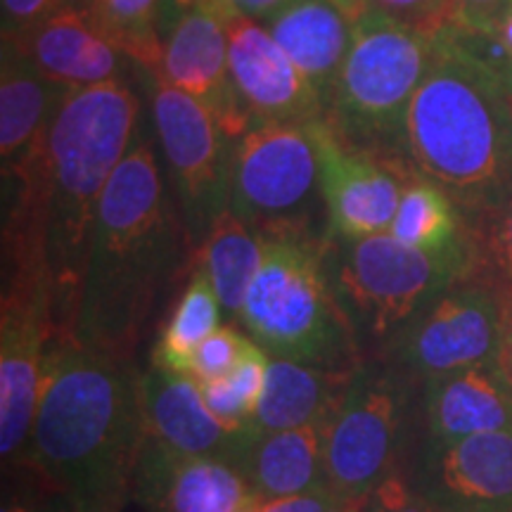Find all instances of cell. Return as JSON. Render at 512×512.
Returning <instances> with one entry per match:
<instances>
[{"instance_id": "1", "label": "cell", "mask_w": 512, "mask_h": 512, "mask_svg": "<svg viewBox=\"0 0 512 512\" xmlns=\"http://www.w3.org/2000/svg\"><path fill=\"white\" fill-rule=\"evenodd\" d=\"M140 100L124 79L72 88L48 136L3 169V280L48 294L55 339H72L107 183L138 140Z\"/></svg>"}, {"instance_id": "2", "label": "cell", "mask_w": 512, "mask_h": 512, "mask_svg": "<svg viewBox=\"0 0 512 512\" xmlns=\"http://www.w3.org/2000/svg\"><path fill=\"white\" fill-rule=\"evenodd\" d=\"M192 266L195 249L155 145L138 136L102 192L72 339L133 361L164 297Z\"/></svg>"}, {"instance_id": "3", "label": "cell", "mask_w": 512, "mask_h": 512, "mask_svg": "<svg viewBox=\"0 0 512 512\" xmlns=\"http://www.w3.org/2000/svg\"><path fill=\"white\" fill-rule=\"evenodd\" d=\"M145 441L133 361L55 339L24 465L79 512H124Z\"/></svg>"}, {"instance_id": "4", "label": "cell", "mask_w": 512, "mask_h": 512, "mask_svg": "<svg viewBox=\"0 0 512 512\" xmlns=\"http://www.w3.org/2000/svg\"><path fill=\"white\" fill-rule=\"evenodd\" d=\"M512 57L496 38L444 27L406 114V162L475 221L512 188Z\"/></svg>"}, {"instance_id": "5", "label": "cell", "mask_w": 512, "mask_h": 512, "mask_svg": "<svg viewBox=\"0 0 512 512\" xmlns=\"http://www.w3.org/2000/svg\"><path fill=\"white\" fill-rule=\"evenodd\" d=\"M261 266L240 323L273 358L354 370L366 361L332 278V238L316 226L259 230Z\"/></svg>"}, {"instance_id": "6", "label": "cell", "mask_w": 512, "mask_h": 512, "mask_svg": "<svg viewBox=\"0 0 512 512\" xmlns=\"http://www.w3.org/2000/svg\"><path fill=\"white\" fill-rule=\"evenodd\" d=\"M432 50L434 36L368 0L356 15L347 60L325 102L323 119L337 138L354 150L406 162V114Z\"/></svg>"}, {"instance_id": "7", "label": "cell", "mask_w": 512, "mask_h": 512, "mask_svg": "<svg viewBox=\"0 0 512 512\" xmlns=\"http://www.w3.org/2000/svg\"><path fill=\"white\" fill-rule=\"evenodd\" d=\"M477 273L472 235L446 252L403 245L392 233L332 238V278L366 358L380 356L432 299Z\"/></svg>"}, {"instance_id": "8", "label": "cell", "mask_w": 512, "mask_h": 512, "mask_svg": "<svg viewBox=\"0 0 512 512\" xmlns=\"http://www.w3.org/2000/svg\"><path fill=\"white\" fill-rule=\"evenodd\" d=\"M420 389L382 356L354 370L325 425V482L339 508L351 510L406 467L420 437Z\"/></svg>"}, {"instance_id": "9", "label": "cell", "mask_w": 512, "mask_h": 512, "mask_svg": "<svg viewBox=\"0 0 512 512\" xmlns=\"http://www.w3.org/2000/svg\"><path fill=\"white\" fill-rule=\"evenodd\" d=\"M152 117L162 143L171 192L195 256L211 226L230 209L233 140L204 102L164 79H152Z\"/></svg>"}, {"instance_id": "10", "label": "cell", "mask_w": 512, "mask_h": 512, "mask_svg": "<svg viewBox=\"0 0 512 512\" xmlns=\"http://www.w3.org/2000/svg\"><path fill=\"white\" fill-rule=\"evenodd\" d=\"M323 204L311 124H256L235 140L230 211L256 230L313 226Z\"/></svg>"}, {"instance_id": "11", "label": "cell", "mask_w": 512, "mask_h": 512, "mask_svg": "<svg viewBox=\"0 0 512 512\" xmlns=\"http://www.w3.org/2000/svg\"><path fill=\"white\" fill-rule=\"evenodd\" d=\"M505 292L484 275H470L441 292L396 335L382 358L420 384L498 361Z\"/></svg>"}, {"instance_id": "12", "label": "cell", "mask_w": 512, "mask_h": 512, "mask_svg": "<svg viewBox=\"0 0 512 512\" xmlns=\"http://www.w3.org/2000/svg\"><path fill=\"white\" fill-rule=\"evenodd\" d=\"M235 12L230 0H164L162 69L152 76L204 102L233 143L254 126L230 81L226 22Z\"/></svg>"}, {"instance_id": "13", "label": "cell", "mask_w": 512, "mask_h": 512, "mask_svg": "<svg viewBox=\"0 0 512 512\" xmlns=\"http://www.w3.org/2000/svg\"><path fill=\"white\" fill-rule=\"evenodd\" d=\"M55 342L46 294L3 283L0 306V456L3 472L24 465Z\"/></svg>"}, {"instance_id": "14", "label": "cell", "mask_w": 512, "mask_h": 512, "mask_svg": "<svg viewBox=\"0 0 512 512\" xmlns=\"http://www.w3.org/2000/svg\"><path fill=\"white\" fill-rule=\"evenodd\" d=\"M318 152L325 230L335 240H361L389 233L408 178L415 171L344 145L325 119L311 121Z\"/></svg>"}, {"instance_id": "15", "label": "cell", "mask_w": 512, "mask_h": 512, "mask_svg": "<svg viewBox=\"0 0 512 512\" xmlns=\"http://www.w3.org/2000/svg\"><path fill=\"white\" fill-rule=\"evenodd\" d=\"M437 512H512V430L415 441L403 467Z\"/></svg>"}, {"instance_id": "16", "label": "cell", "mask_w": 512, "mask_h": 512, "mask_svg": "<svg viewBox=\"0 0 512 512\" xmlns=\"http://www.w3.org/2000/svg\"><path fill=\"white\" fill-rule=\"evenodd\" d=\"M226 29L230 81L254 126L311 124L325 117L323 98L264 24L235 12Z\"/></svg>"}, {"instance_id": "17", "label": "cell", "mask_w": 512, "mask_h": 512, "mask_svg": "<svg viewBox=\"0 0 512 512\" xmlns=\"http://www.w3.org/2000/svg\"><path fill=\"white\" fill-rule=\"evenodd\" d=\"M147 434L185 456L242 467L256 439V425L230 427L204 403L200 382L190 375L152 366L140 373Z\"/></svg>"}, {"instance_id": "18", "label": "cell", "mask_w": 512, "mask_h": 512, "mask_svg": "<svg viewBox=\"0 0 512 512\" xmlns=\"http://www.w3.org/2000/svg\"><path fill=\"white\" fill-rule=\"evenodd\" d=\"M131 501L145 512H242L259 498L238 467L185 456L147 434Z\"/></svg>"}, {"instance_id": "19", "label": "cell", "mask_w": 512, "mask_h": 512, "mask_svg": "<svg viewBox=\"0 0 512 512\" xmlns=\"http://www.w3.org/2000/svg\"><path fill=\"white\" fill-rule=\"evenodd\" d=\"M10 38L34 67L67 88H91L121 79V55L95 22L91 3L69 5ZM128 60V57H124Z\"/></svg>"}, {"instance_id": "20", "label": "cell", "mask_w": 512, "mask_h": 512, "mask_svg": "<svg viewBox=\"0 0 512 512\" xmlns=\"http://www.w3.org/2000/svg\"><path fill=\"white\" fill-rule=\"evenodd\" d=\"M508 430H512V389L498 361L422 384L420 439L458 441Z\"/></svg>"}, {"instance_id": "21", "label": "cell", "mask_w": 512, "mask_h": 512, "mask_svg": "<svg viewBox=\"0 0 512 512\" xmlns=\"http://www.w3.org/2000/svg\"><path fill=\"white\" fill-rule=\"evenodd\" d=\"M366 3L368 0H290L261 22L316 88L323 105L347 60L356 15Z\"/></svg>"}, {"instance_id": "22", "label": "cell", "mask_w": 512, "mask_h": 512, "mask_svg": "<svg viewBox=\"0 0 512 512\" xmlns=\"http://www.w3.org/2000/svg\"><path fill=\"white\" fill-rule=\"evenodd\" d=\"M72 88L50 81L3 36L0 48V159L3 169L22 162L48 136Z\"/></svg>"}, {"instance_id": "23", "label": "cell", "mask_w": 512, "mask_h": 512, "mask_svg": "<svg viewBox=\"0 0 512 512\" xmlns=\"http://www.w3.org/2000/svg\"><path fill=\"white\" fill-rule=\"evenodd\" d=\"M354 370L320 368L271 356L264 394L254 415L256 430L278 432L297 430V427H325Z\"/></svg>"}, {"instance_id": "24", "label": "cell", "mask_w": 512, "mask_h": 512, "mask_svg": "<svg viewBox=\"0 0 512 512\" xmlns=\"http://www.w3.org/2000/svg\"><path fill=\"white\" fill-rule=\"evenodd\" d=\"M240 472L259 501L309 494L325 482V427L259 432Z\"/></svg>"}, {"instance_id": "25", "label": "cell", "mask_w": 512, "mask_h": 512, "mask_svg": "<svg viewBox=\"0 0 512 512\" xmlns=\"http://www.w3.org/2000/svg\"><path fill=\"white\" fill-rule=\"evenodd\" d=\"M261 254L264 249H261L259 230L228 209L211 226L195 256V264L207 271L211 285L219 294L223 316L230 320H240L249 285L261 266Z\"/></svg>"}, {"instance_id": "26", "label": "cell", "mask_w": 512, "mask_h": 512, "mask_svg": "<svg viewBox=\"0 0 512 512\" xmlns=\"http://www.w3.org/2000/svg\"><path fill=\"white\" fill-rule=\"evenodd\" d=\"M223 306L207 271L200 264L190 268L185 290L159 328L152 347V366L178 375H192V361L197 349L211 332L221 328Z\"/></svg>"}, {"instance_id": "27", "label": "cell", "mask_w": 512, "mask_h": 512, "mask_svg": "<svg viewBox=\"0 0 512 512\" xmlns=\"http://www.w3.org/2000/svg\"><path fill=\"white\" fill-rule=\"evenodd\" d=\"M389 233L403 245L446 252L470 238L463 211L444 188L420 174L408 178Z\"/></svg>"}, {"instance_id": "28", "label": "cell", "mask_w": 512, "mask_h": 512, "mask_svg": "<svg viewBox=\"0 0 512 512\" xmlns=\"http://www.w3.org/2000/svg\"><path fill=\"white\" fill-rule=\"evenodd\" d=\"M88 3L107 41L147 74L159 76L162 69L159 19H162L164 0H88Z\"/></svg>"}, {"instance_id": "29", "label": "cell", "mask_w": 512, "mask_h": 512, "mask_svg": "<svg viewBox=\"0 0 512 512\" xmlns=\"http://www.w3.org/2000/svg\"><path fill=\"white\" fill-rule=\"evenodd\" d=\"M268 361H271V356L261 347H256L230 375L221 377V380L200 382L209 411L230 427L254 425L256 408H259L261 394H264Z\"/></svg>"}, {"instance_id": "30", "label": "cell", "mask_w": 512, "mask_h": 512, "mask_svg": "<svg viewBox=\"0 0 512 512\" xmlns=\"http://www.w3.org/2000/svg\"><path fill=\"white\" fill-rule=\"evenodd\" d=\"M467 228L475 242L477 273L503 292H512V188Z\"/></svg>"}, {"instance_id": "31", "label": "cell", "mask_w": 512, "mask_h": 512, "mask_svg": "<svg viewBox=\"0 0 512 512\" xmlns=\"http://www.w3.org/2000/svg\"><path fill=\"white\" fill-rule=\"evenodd\" d=\"M3 475L0 512H76V505L69 501V496L46 482L34 467H10Z\"/></svg>"}, {"instance_id": "32", "label": "cell", "mask_w": 512, "mask_h": 512, "mask_svg": "<svg viewBox=\"0 0 512 512\" xmlns=\"http://www.w3.org/2000/svg\"><path fill=\"white\" fill-rule=\"evenodd\" d=\"M256 347L259 344L245 332H240L235 325H221L197 349L190 377H195L197 382L221 380V377L233 373Z\"/></svg>"}, {"instance_id": "33", "label": "cell", "mask_w": 512, "mask_h": 512, "mask_svg": "<svg viewBox=\"0 0 512 512\" xmlns=\"http://www.w3.org/2000/svg\"><path fill=\"white\" fill-rule=\"evenodd\" d=\"M512 0H444L446 27L496 38Z\"/></svg>"}, {"instance_id": "34", "label": "cell", "mask_w": 512, "mask_h": 512, "mask_svg": "<svg viewBox=\"0 0 512 512\" xmlns=\"http://www.w3.org/2000/svg\"><path fill=\"white\" fill-rule=\"evenodd\" d=\"M351 512H437L408 482L406 472L399 470L389 475L380 486H375Z\"/></svg>"}, {"instance_id": "35", "label": "cell", "mask_w": 512, "mask_h": 512, "mask_svg": "<svg viewBox=\"0 0 512 512\" xmlns=\"http://www.w3.org/2000/svg\"><path fill=\"white\" fill-rule=\"evenodd\" d=\"M370 3L430 36L446 27L444 0H370Z\"/></svg>"}, {"instance_id": "36", "label": "cell", "mask_w": 512, "mask_h": 512, "mask_svg": "<svg viewBox=\"0 0 512 512\" xmlns=\"http://www.w3.org/2000/svg\"><path fill=\"white\" fill-rule=\"evenodd\" d=\"M76 3H86V0H0V5H3V34H17V31Z\"/></svg>"}, {"instance_id": "37", "label": "cell", "mask_w": 512, "mask_h": 512, "mask_svg": "<svg viewBox=\"0 0 512 512\" xmlns=\"http://www.w3.org/2000/svg\"><path fill=\"white\" fill-rule=\"evenodd\" d=\"M337 498L330 494L328 486L309 491V494L273 498V501H259L256 512H339Z\"/></svg>"}, {"instance_id": "38", "label": "cell", "mask_w": 512, "mask_h": 512, "mask_svg": "<svg viewBox=\"0 0 512 512\" xmlns=\"http://www.w3.org/2000/svg\"><path fill=\"white\" fill-rule=\"evenodd\" d=\"M498 366H501L505 380L512 389V292H505V313H503V339L498 351Z\"/></svg>"}, {"instance_id": "39", "label": "cell", "mask_w": 512, "mask_h": 512, "mask_svg": "<svg viewBox=\"0 0 512 512\" xmlns=\"http://www.w3.org/2000/svg\"><path fill=\"white\" fill-rule=\"evenodd\" d=\"M230 3H233V8L240 15L252 17L256 22H264L268 15H273L275 10H280L290 0H230Z\"/></svg>"}, {"instance_id": "40", "label": "cell", "mask_w": 512, "mask_h": 512, "mask_svg": "<svg viewBox=\"0 0 512 512\" xmlns=\"http://www.w3.org/2000/svg\"><path fill=\"white\" fill-rule=\"evenodd\" d=\"M496 41L501 43L505 53L512 57V8L508 10V15L503 17L501 27H498V34H496Z\"/></svg>"}, {"instance_id": "41", "label": "cell", "mask_w": 512, "mask_h": 512, "mask_svg": "<svg viewBox=\"0 0 512 512\" xmlns=\"http://www.w3.org/2000/svg\"><path fill=\"white\" fill-rule=\"evenodd\" d=\"M505 81H508V91H510V98H512V64L505 67Z\"/></svg>"}, {"instance_id": "42", "label": "cell", "mask_w": 512, "mask_h": 512, "mask_svg": "<svg viewBox=\"0 0 512 512\" xmlns=\"http://www.w3.org/2000/svg\"><path fill=\"white\" fill-rule=\"evenodd\" d=\"M256 508H259V501H254L252 505H247V508L242 510V512H256Z\"/></svg>"}, {"instance_id": "43", "label": "cell", "mask_w": 512, "mask_h": 512, "mask_svg": "<svg viewBox=\"0 0 512 512\" xmlns=\"http://www.w3.org/2000/svg\"><path fill=\"white\" fill-rule=\"evenodd\" d=\"M76 512H79V510H76Z\"/></svg>"}]
</instances>
